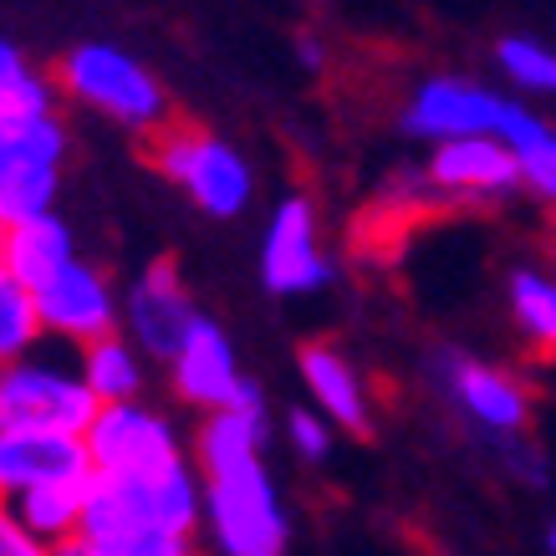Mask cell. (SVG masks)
Listing matches in <instances>:
<instances>
[{"mask_svg": "<svg viewBox=\"0 0 556 556\" xmlns=\"http://www.w3.org/2000/svg\"><path fill=\"white\" fill-rule=\"evenodd\" d=\"M0 556H51V541L26 531V526L11 516V506H0Z\"/></svg>", "mask_w": 556, "mask_h": 556, "instance_id": "4316f807", "label": "cell"}, {"mask_svg": "<svg viewBox=\"0 0 556 556\" xmlns=\"http://www.w3.org/2000/svg\"><path fill=\"white\" fill-rule=\"evenodd\" d=\"M56 113V77L36 72L16 41L0 36V123H26Z\"/></svg>", "mask_w": 556, "mask_h": 556, "instance_id": "ffe728a7", "label": "cell"}, {"mask_svg": "<svg viewBox=\"0 0 556 556\" xmlns=\"http://www.w3.org/2000/svg\"><path fill=\"white\" fill-rule=\"evenodd\" d=\"M72 261H77V240H72L67 219H56L51 210L0 230V266L11 270L26 291L47 287L51 276L62 266H72Z\"/></svg>", "mask_w": 556, "mask_h": 556, "instance_id": "e0dca14e", "label": "cell"}, {"mask_svg": "<svg viewBox=\"0 0 556 556\" xmlns=\"http://www.w3.org/2000/svg\"><path fill=\"white\" fill-rule=\"evenodd\" d=\"M510 296V317L521 327V338L541 353H556V281L541 276V270H510L506 281Z\"/></svg>", "mask_w": 556, "mask_h": 556, "instance_id": "7402d4cb", "label": "cell"}, {"mask_svg": "<svg viewBox=\"0 0 556 556\" xmlns=\"http://www.w3.org/2000/svg\"><path fill=\"white\" fill-rule=\"evenodd\" d=\"M424 174L434 179V189L444 194L450 204L459 200H501V194H510V189L521 185V164H516V153H510V143H501V138H444V143H434V153H429V164H424Z\"/></svg>", "mask_w": 556, "mask_h": 556, "instance_id": "4fadbf2b", "label": "cell"}, {"mask_svg": "<svg viewBox=\"0 0 556 556\" xmlns=\"http://www.w3.org/2000/svg\"><path fill=\"white\" fill-rule=\"evenodd\" d=\"M56 87L72 102H83L102 118H113L118 128L138 138H153L169 118V92L153 77L134 51L113 47V41H83L62 56L56 67Z\"/></svg>", "mask_w": 556, "mask_h": 556, "instance_id": "277c9868", "label": "cell"}, {"mask_svg": "<svg viewBox=\"0 0 556 556\" xmlns=\"http://www.w3.org/2000/svg\"><path fill=\"white\" fill-rule=\"evenodd\" d=\"M41 338H47V332H41V317H36V296L0 266V368L26 353H36Z\"/></svg>", "mask_w": 556, "mask_h": 556, "instance_id": "603a6c76", "label": "cell"}, {"mask_svg": "<svg viewBox=\"0 0 556 556\" xmlns=\"http://www.w3.org/2000/svg\"><path fill=\"white\" fill-rule=\"evenodd\" d=\"M287 439L306 465H321V459L332 455V424L321 419L317 408H296V414L287 419Z\"/></svg>", "mask_w": 556, "mask_h": 556, "instance_id": "484cf974", "label": "cell"}, {"mask_svg": "<svg viewBox=\"0 0 556 556\" xmlns=\"http://www.w3.org/2000/svg\"><path fill=\"white\" fill-rule=\"evenodd\" d=\"M149 164L185 189L194 210L215 219L245 215V204L255 200V174L245 164V153L230 149L225 138L194 128V123H164L149 138Z\"/></svg>", "mask_w": 556, "mask_h": 556, "instance_id": "5b68a950", "label": "cell"}, {"mask_svg": "<svg viewBox=\"0 0 556 556\" xmlns=\"http://www.w3.org/2000/svg\"><path fill=\"white\" fill-rule=\"evenodd\" d=\"M516 102L495 98L490 87L465 83V77H429L404 108V134L444 143V138H501Z\"/></svg>", "mask_w": 556, "mask_h": 556, "instance_id": "7c38bea8", "label": "cell"}, {"mask_svg": "<svg viewBox=\"0 0 556 556\" xmlns=\"http://www.w3.org/2000/svg\"><path fill=\"white\" fill-rule=\"evenodd\" d=\"M92 459L77 434H21V429H0V506L16 501L36 485H56V480H87Z\"/></svg>", "mask_w": 556, "mask_h": 556, "instance_id": "9a60e30c", "label": "cell"}, {"mask_svg": "<svg viewBox=\"0 0 556 556\" xmlns=\"http://www.w3.org/2000/svg\"><path fill=\"white\" fill-rule=\"evenodd\" d=\"M546 552H552V556H556V521H552V526H546Z\"/></svg>", "mask_w": 556, "mask_h": 556, "instance_id": "f546056e", "label": "cell"}, {"mask_svg": "<svg viewBox=\"0 0 556 556\" xmlns=\"http://www.w3.org/2000/svg\"><path fill=\"white\" fill-rule=\"evenodd\" d=\"M87 490H92V475L87 480H56V485H36L16 501H5L11 516H16L26 531H36L41 541H67L83 536V510H87Z\"/></svg>", "mask_w": 556, "mask_h": 556, "instance_id": "ac0fdd59", "label": "cell"}, {"mask_svg": "<svg viewBox=\"0 0 556 556\" xmlns=\"http://www.w3.org/2000/svg\"><path fill=\"white\" fill-rule=\"evenodd\" d=\"M36 317H41V332L56 342H72V348H87L98 338H113L123 321L118 291L102 276L98 266H87L83 255L62 266L47 287H36Z\"/></svg>", "mask_w": 556, "mask_h": 556, "instance_id": "8fae6325", "label": "cell"}, {"mask_svg": "<svg viewBox=\"0 0 556 556\" xmlns=\"http://www.w3.org/2000/svg\"><path fill=\"white\" fill-rule=\"evenodd\" d=\"M51 556H98V552H92V541L67 536V541H56V546H51Z\"/></svg>", "mask_w": 556, "mask_h": 556, "instance_id": "83f0119b", "label": "cell"}, {"mask_svg": "<svg viewBox=\"0 0 556 556\" xmlns=\"http://www.w3.org/2000/svg\"><path fill=\"white\" fill-rule=\"evenodd\" d=\"M200 317L204 312L194 306L174 261H153L149 270H138L134 287L123 291V338L153 363H174Z\"/></svg>", "mask_w": 556, "mask_h": 556, "instance_id": "9c48e42d", "label": "cell"}, {"mask_svg": "<svg viewBox=\"0 0 556 556\" xmlns=\"http://www.w3.org/2000/svg\"><path fill=\"white\" fill-rule=\"evenodd\" d=\"M296 51H302V62H306V67H312V72H321V62H327V56H321L317 36H302V47H296Z\"/></svg>", "mask_w": 556, "mask_h": 556, "instance_id": "f1b7e54d", "label": "cell"}, {"mask_svg": "<svg viewBox=\"0 0 556 556\" xmlns=\"http://www.w3.org/2000/svg\"><path fill=\"white\" fill-rule=\"evenodd\" d=\"M87 459L92 475H143L185 459V439L149 404H102L87 424Z\"/></svg>", "mask_w": 556, "mask_h": 556, "instance_id": "ba28073f", "label": "cell"}, {"mask_svg": "<svg viewBox=\"0 0 556 556\" xmlns=\"http://www.w3.org/2000/svg\"><path fill=\"white\" fill-rule=\"evenodd\" d=\"M77 368H83V383L92 388L98 404H134L138 393H143V353L123 332L87 342Z\"/></svg>", "mask_w": 556, "mask_h": 556, "instance_id": "d6986e66", "label": "cell"}, {"mask_svg": "<svg viewBox=\"0 0 556 556\" xmlns=\"http://www.w3.org/2000/svg\"><path fill=\"white\" fill-rule=\"evenodd\" d=\"M429 383L439 388V399L455 408V419L465 424V434L485 450L510 480H521L531 490L552 485L546 455L526 439L531 424V393H526L510 372H501L495 363L459 353V348H434L429 353Z\"/></svg>", "mask_w": 556, "mask_h": 556, "instance_id": "7a4b0ae2", "label": "cell"}, {"mask_svg": "<svg viewBox=\"0 0 556 556\" xmlns=\"http://www.w3.org/2000/svg\"><path fill=\"white\" fill-rule=\"evenodd\" d=\"M98 408L102 404L83 383V368H67L56 357L26 353L0 368V429L83 439Z\"/></svg>", "mask_w": 556, "mask_h": 556, "instance_id": "8992f818", "label": "cell"}, {"mask_svg": "<svg viewBox=\"0 0 556 556\" xmlns=\"http://www.w3.org/2000/svg\"><path fill=\"white\" fill-rule=\"evenodd\" d=\"M501 143H510V153H516L521 185H531L541 200L556 204V128L552 123H541L536 113H526L521 102H516V113H510Z\"/></svg>", "mask_w": 556, "mask_h": 556, "instance_id": "44dd1931", "label": "cell"}, {"mask_svg": "<svg viewBox=\"0 0 556 556\" xmlns=\"http://www.w3.org/2000/svg\"><path fill=\"white\" fill-rule=\"evenodd\" d=\"M338 266L327 261L317 236V210L306 194H287L270 210L266 240H261V281L270 296H312L332 287Z\"/></svg>", "mask_w": 556, "mask_h": 556, "instance_id": "30bf717a", "label": "cell"}, {"mask_svg": "<svg viewBox=\"0 0 556 556\" xmlns=\"http://www.w3.org/2000/svg\"><path fill=\"white\" fill-rule=\"evenodd\" d=\"M266 408L204 414L194 459L204 470V521L219 556H287L291 521L266 459Z\"/></svg>", "mask_w": 556, "mask_h": 556, "instance_id": "6da1fadb", "label": "cell"}, {"mask_svg": "<svg viewBox=\"0 0 556 556\" xmlns=\"http://www.w3.org/2000/svg\"><path fill=\"white\" fill-rule=\"evenodd\" d=\"M204 521V480L189 470V459L143 475H92L83 510V536L108 541L128 531H174L194 536Z\"/></svg>", "mask_w": 556, "mask_h": 556, "instance_id": "3957f363", "label": "cell"}, {"mask_svg": "<svg viewBox=\"0 0 556 556\" xmlns=\"http://www.w3.org/2000/svg\"><path fill=\"white\" fill-rule=\"evenodd\" d=\"M169 378H174V393H179L189 408H200V414L230 408L240 399V388H245V372H240V363H236V348H230V338H225V327L210 321V317L194 321L189 342L169 363Z\"/></svg>", "mask_w": 556, "mask_h": 556, "instance_id": "5bb4252c", "label": "cell"}, {"mask_svg": "<svg viewBox=\"0 0 556 556\" xmlns=\"http://www.w3.org/2000/svg\"><path fill=\"white\" fill-rule=\"evenodd\" d=\"M302 383L327 424H338L348 434H368L372 429L368 383H363V372L348 363V353H338L332 342H306L302 348Z\"/></svg>", "mask_w": 556, "mask_h": 556, "instance_id": "2e32d148", "label": "cell"}, {"mask_svg": "<svg viewBox=\"0 0 556 556\" xmlns=\"http://www.w3.org/2000/svg\"><path fill=\"white\" fill-rule=\"evenodd\" d=\"M495 62L526 92H556V51L546 41H536V36H501L495 41Z\"/></svg>", "mask_w": 556, "mask_h": 556, "instance_id": "cb8c5ba5", "label": "cell"}, {"mask_svg": "<svg viewBox=\"0 0 556 556\" xmlns=\"http://www.w3.org/2000/svg\"><path fill=\"white\" fill-rule=\"evenodd\" d=\"M92 552L98 556H194V536H174V531H128V536L92 541Z\"/></svg>", "mask_w": 556, "mask_h": 556, "instance_id": "d4e9b609", "label": "cell"}, {"mask_svg": "<svg viewBox=\"0 0 556 556\" xmlns=\"http://www.w3.org/2000/svg\"><path fill=\"white\" fill-rule=\"evenodd\" d=\"M62 164H67V123L56 113L0 123V230L47 215L62 189Z\"/></svg>", "mask_w": 556, "mask_h": 556, "instance_id": "52a82bcc", "label": "cell"}]
</instances>
